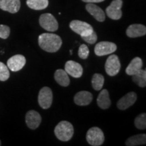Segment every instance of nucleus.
Instances as JSON below:
<instances>
[{"label":"nucleus","instance_id":"nucleus-7","mask_svg":"<svg viewBox=\"0 0 146 146\" xmlns=\"http://www.w3.org/2000/svg\"><path fill=\"white\" fill-rule=\"evenodd\" d=\"M53 101L52 91L50 87H44L40 89L38 96V102L43 109H48L52 106Z\"/></svg>","mask_w":146,"mask_h":146},{"label":"nucleus","instance_id":"nucleus-3","mask_svg":"<svg viewBox=\"0 0 146 146\" xmlns=\"http://www.w3.org/2000/svg\"><path fill=\"white\" fill-rule=\"evenodd\" d=\"M86 139L89 145L92 146L102 145L105 140L104 134L99 127H91L87 131Z\"/></svg>","mask_w":146,"mask_h":146},{"label":"nucleus","instance_id":"nucleus-18","mask_svg":"<svg viewBox=\"0 0 146 146\" xmlns=\"http://www.w3.org/2000/svg\"><path fill=\"white\" fill-rule=\"evenodd\" d=\"M97 104L100 108L106 110L111 106V100L107 89H102L97 98Z\"/></svg>","mask_w":146,"mask_h":146},{"label":"nucleus","instance_id":"nucleus-29","mask_svg":"<svg viewBox=\"0 0 146 146\" xmlns=\"http://www.w3.org/2000/svg\"><path fill=\"white\" fill-rule=\"evenodd\" d=\"M81 37L84 41L89 43V44H94L96 42L97 39H98V36H97L96 33L94 31L91 34L88 35L81 36Z\"/></svg>","mask_w":146,"mask_h":146},{"label":"nucleus","instance_id":"nucleus-17","mask_svg":"<svg viewBox=\"0 0 146 146\" xmlns=\"http://www.w3.org/2000/svg\"><path fill=\"white\" fill-rule=\"evenodd\" d=\"M87 12L95 18V19L99 22L105 21V13L102 8L94 4V3H88L85 6Z\"/></svg>","mask_w":146,"mask_h":146},{"label":"nucleus","instance_id":"nucleus-2","mask_svg":"<svg viewBox=\"0 0 146 146\" xmlns=\"http://www.w3.org/2000/svg\"><path fill=\"white\" fill-rule=\"evenodd\" d=\"M55 135L62 141H68L74 135V127L68 121L60 122L54 129Z\"/></svg>","mask_w":146,"mask_h":146},{"label":"nucleus","instance_id":"nucleus-31","mask_svg":"<svg viewBox=\"0 0 146 146\" xmlns=\"http://www.w3.org/2000/svg\"><path fill=\"white\" fill-rule=\"evenodd\" d=\"M70 55H72V50H70Z\"/></svg>","mask_w":146,"mask_h":146},{"label":"nucleus","instance_id":"nucleus-26","mask_svg":"<svg viewBox=\"0 0 146 146\" xmlns=\"http://www.w3.org/2000/svg\"><path fill=\"white\" fill-rule=\"evenodd\" d=\"M10 77V71L5 64L0 62V81H5Z\"/></svg>","mask_w":146,"mask_h":146},{"label":"nucleus","instance_id":"nucleus-9","mask_svg":"<svg viewBox=\"0 0 146 146\" xmlns=\"http://www.w3.org/2000/svg\"><path fill=\"white\" fill-rule=\"evenodd\" d=\"M123 0H113L112 3L106 10V13L110 18L112 20L120 19L123 15L121 8L123 6Z\"/></svg>","mask_w":146,"mask_h":146},{"label":"nucleus","instance_id":"nucleus-11","mask_svg":"<svg viewBox=\"0 0 146 146\" xmlns=\"http://www.w3.org/2000/svg\"><path fill=\"white\" fill-rule=\"evenodd\" d=\"M64 69L67 74L74 78H80L83 75V69L82 66L72 60H69L66 62Z\"/></svg>","mask_w":146,"mask_h":146},{"label":"nucleus","instance_id":"nucleus-4","mask_svg":"<svg viewBox=\"0 0 146 146\" xmlns=\"http://www.w3.org/2000/svg\"><path fill=\"white\" fill-rule=\"evenodd\" d=\"M39 25L42 28L50 32H54L58 29V23L52 14L45 13L39 17Z\"/></svg>","mask_w":146,"mask_h":146},{"label":"nucleus","instance_id":"nucleus-21","mask_svg":"<svg viewBox=\"0 0 146 146\" xmlns=\"http://www.w3.org/2000/svg\"><path fill=\"white\" fill-rule=\"evenodd\" d=\"M146 143L145 134H140L133 135L129 137L125 142V145L127 146H136L145 145Z\"/></svg>","mask_w":146,"mask_h":146},{"label":"nucleus","instance_id":"nucleus-1","mask_svg":"<svg viewBox=\"0 0 146 146\" xmlns=\"http://www.w3.org/2000/svg\"><path fill=\"white\" fill-rule=\"evenodd\" d=\"M39 45L47 52H58L62 45V40L59 35L53 33H43L39 36Z\"/></svg>","mask_w":146,"mask_h":146},{"label":"nucleus","instance_id":"nucleus-23","mask_svg":"<svg viewBox=\"0 0 146 146\" xmlns=\"http://www.w3.org/2000/svg\"><path fill=\"white\" fill-rule=\"evenodd\" d=\"M132 80L140 87L146 86V70L141 69L137 72L132 75Z\"/></svg>","mask_w":146,"mask_h":146},{"label":"nucleus","instance_id":"nucleus-6","mask_svg":"<svg viewBox=\"0 0 146 146\" xmlns=\"http://www.w3.org/2000/svg\"><path fill=\"white\" fill-rule=\"evenodd\" d=\"M121 64L116 55H111L107 58L105 64V70L109 76H114L119 72Z\"/></svg>","mask_w":146,"mask_h":146},{"label":"nucleus","instance_id":"nucleus-22","mask_svg":"<svg viewBox=\"0 0 146 146\" xmlns=\"http://www.w3.org/2000/svg\"><path fill=\"white\" fill-rule=\"evenodd\" d=\"M27 4L31 9L35 10H44L48 6V0H27Z\"/></svg>","mask_w":146,"mask_h":146},{"label":"nucleus","instance_id":"nucleus-8","mask_svg":"<svg viewBox=\"0 0 146 146\" xmlns=\"http://www.w3.org/2000/svg\"><path fill=\"white\" fill-rule=\"evenodd\" d=\"M117 50V46L114 43L110 41H101L98 43L94 48L96 56H104L111 54Z\"/></svg>","mask_w":146,"mask_h":146},{"label":"nucleus","instance_id":"nucleus-24","mask_svg":"<svg viewBox=\"0 0 146 146\" xmlns=\"http://www.w3.org/2000/svg\"><path fill=\"white\" fill-rule=\"evenodd\" d=\"M91 84L95 90L100 91L104 84V77L101 74L96 73L94 74L91 79Z\"/></svg>","mask_w":146,"mask_h":146},{"label":"nucleus","instance_id":"nucleus-13","mask_svg":"<svg viewBox=\"0 0 146 146\" xmlns=\"http://www.w3.org/2000/svg\"><path fill=\"white\" fill-rule=\"evenodd\" d=\"M26 124L29 129H37L41 123V116L39 112L35 110H30L27 113Z\"/></svg>","mask_w":146,"mask_h":146},{"label":"nucleus","instance_id":"nucleus-28","mask_svg":"<svg viewBox=\"0 0 146 146\" xmlns=\"http://www.w3.org/2000/svg\"><path fill=\"white\" fill-rule=\"evenodd\" d=\"M10 34V29L7 25H0V38L3 39H8Z\"/></svg>","mask_w":146,"mask_h":146},{"label":"nucleus","instance_id":"nucleus-14","mask_svg":"<svg viewBox=\"0 0 146 146\" xmlns=\"http://www.w3.org/2000/svg\"><path fill=\"white\" fill-rule=\"evenodd\" d=\"M21 8L20 0H0V9L3 11L15 14Z\"/></svg>","mask_w":146,"mask_h":146},{"label":"nucleus","instance_id":"nucleus-10","mask_svg":"<svg viewBox=\"0 0 146 146\" xmlns=\"http://www.w3.org/2000/svg\"><path fill=\"white\" fill-rule=\"evenodd\" d=\"M26 64V58L23 55L17 54L9 58L7 62L8 68L12 72L21 70Z\"/></svg>","mask_w":146,"mask_h":146},{"label":"nucleus","instance_id":"nucleus-19","mask_svg":"<svg viewBox=\"0 0 146 146\" xmlns=\"http://www.w3.org/2000/svg\"><path fill=\"white\" fill-rule=\"evenodd\" d=\"M143 67V61L141 58L135 57L131 60L130 64L126 68V73L128 75L132 76L140 70Z\"/></svg>","mask_w":146,"mask_h":146},{"label":"nucleus","instance_id":"nucleus-15","mask_svg":"<svg viewBox=\"0 0 146 146\" xmlns=\"http://www.w3.org/2000/svg\"><path fill=\"white\" fill-rule=\"evenodd\" d=\"M126 34L130 38L139 37L145 35L146 27L141 24H133L128 27Z\"/></svg>","mask_w":146,"mask_h":146},{"label":"nucleus","instance_id":"nucleus-30","mask_svg":"<svg viewBox=\"0 0 146 146\" xmlns=\"http://www.w3.org/2000/svg\"><path fill=\"white\" fill-rule=\"evenodd\" d=\"M82 1L86 3H100L102 2L104 0H82Z\"/></svg>","mask_w":146,"mask_h":146},{"label":"nucleus","instance_id":"nucleus-25","mask_svg":"<svg viewBox=\"0 0 146 146\" xmlns=\"http://www.w3.org/2000/svg\"><path fill=\"white\" fill-rule=\"evenodd\" d=\"M135 125L137 129L143 130L146 128V114L145 113L138 115L135 119Z\"/></svg>","mask_w":146,"mask_h":146},{"label":"nucleus","instance_id":"nucleus-16","mask_svg":"<svg viewBox=\"0 0 146 146\" xmlns=\"http://www.w3.org/2000/svg\"><path fill=\"white\" fill-rule=\"evenodd\" d=\"M93 100V95L87 91H81L78 92L74 98V102L76 105L85 106L89 105Z\"/></svg>","mask_w":146,"mask_h":146},{"label":"nucleus","instance_id":"nucleus-12","mask_svg":"<svg viewBox=\"0 0 146 146\" xmlns=\"http://www.w3.org/2000/svg\"><path fill=\"white\" fill-rule=\"evenodd\" d=\"M137 96L135 92H129L122 97L117 102V107L120 110H125L135 103Z\"/></svg>","mask_w":146,"mask_h":146},{"label":"nucleus","instance_id":"nucleus-5","mask_svg":"<svg viewBox=\"0 0 146 146\" xmlns=\"http://www.w3.org/2000/svg\"><path fill=\"white\" fill-rule=\"evenodd\" d=\"M70 28L76 34L81 35V36L88 35L94 31V29L91 25L85 22L77 21V20L70 22Z\"/></svg>","mask_w":146,"mask_h":146},{"label":"nucleus","instance_id":"nucleus-32","mask_svg":"<svg viewBox=\"0 0 146 146\" xmlns=\"http://www.w3.org/2000/svg\"><path fill=\"white\" fill-rule=\"evenodd\" d=\"M1 145V141H0V145Z\"/></svg>","mask_w":146,"mask_h":146},{"label":"nucleus","instance_id":"nucleus-20","mask_svg":"<svg viewBox=\"0 0 146 146\" xmlns=\"http://www.w3.org/2000/svg\"><path fill=\"white\" fill-rule=\"evenodd\" d=\"M54 78L56 81L62 87H68L70 84V78L68 77V74L62 69H58L56 70Z\"/></svg>","mask_w":146,"mask_h":146},{"label":"nucleus","instance_id":"nucleus-27","mask_svg":"<svg viewBox=\"0 0 146 146\" xmlns=\"http://www.w3.org/2000/svg\"><path fill=\"white\" fill-rule=\"evenodd\" d=\"M78 57L81 58V59L83 60L87 59L89 55V50L88 47L85 44L81 45V46L79 47V49H78Z\"/></svg>","mask_w":146,"mask_h":146}]
</instances>
